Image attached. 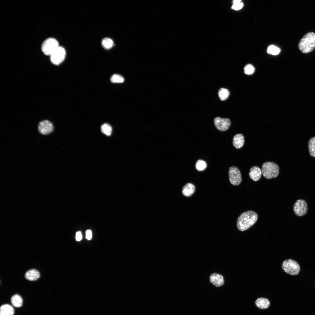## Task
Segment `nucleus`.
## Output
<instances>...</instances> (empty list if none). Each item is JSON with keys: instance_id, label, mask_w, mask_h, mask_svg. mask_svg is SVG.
I'll return each mask as SVG.
<instances>
[{"instance_id": "nucleus-28", "label": "nucleus", "mask_w": 315, "mask_h": 315, "mask_svg": "<svg viewBox=\"0 0 315 315\" xmlns=\"http://www.w3.org/2000/svg\"><path fill=\"white\" fill-rule=\"evenodd\" d=\"M92 237V232L90 230L86 231V238L88 240L91 239Z\"/></svg>"}, {"instance_id": "nucleus-12", "label": "nucleus", "mask_w": 315, "mask_h": 315, "mask_svg": "<svg viewBox=\"0 0 315 315\" xmlns=\"http://www.w3.org/2000/svg\"><path fill=\"white\" fill-rule=\"evenodd\" d=\"M262 174L261 170L259 167L254 166L250 169L249 175L250 178L255 181L259 180Z\"/></svg>"}, {"instance_id": "nucleus-15", "label": "nucleus", "mask_w": 315, "mask_h": 315, "mask_svg": "<svg viewBox=\"0 0 315 315\" xmlns=\"http://www.w3.org/2000/svg\"><path fill=\"white\" fill-rule=\"evenodd\" d=\"M40 274L37 270L32 269L27 271L25 274V277L26 279L30 281L37 280L40 277Z\"/></svg>"}, {"instance_id": "nucleus-14", "label": "nucleus", "mask_w": 315, "mask_h": 315, "mask_svg": "<svg viewBox=\"0 0 315 315\" xmlns=\"http://www.w3.org/2000/svg\"><path fill=\"white\" fill-rule=\"evenodd\" d=\"M244 142V136L242 134H237L233 138V145L237 149L242 148L243 146Z\"/></svg>"}, {"instance_id": "nucleus-16", "label": "nucleus", "mask_w": 315, "mask_h": 315, "mask_svg": "<svg viewBox=\"0 0 315 315\" xmlns=\"http://www.w3.org/2000/svg\"><path fill=\"white\" fill-rule=\"evenodd\" d=\"M256 306L261 309H265L268 308L270 305V302L267 299L260 298H258L255 301Z\"/></svg>"}, {"instance_id": "nucleus-30", "label": "nucleus", "mask_w": 315, "mask_h": 315, "mask_svg": "<svg viewBox=\"0 0 315 315\" xmlns=\"http://www.w3.org/2000/svg\"><path fill=\"white\" fill-rule=\"evenodd\" d=\"M241 0H235L233 1V4L241 2Z\"/></svg>"}, {"instance_id": "nucleus-26", "label": "nucleus", "mask_w": 315, "mask_h": 315, "mask_svg": "<svg viewBox=\"0 0 315 315\" xmlns=\"http://www.w3.org/2000/svg\"><path fill=\"white\" fill-rule=\"evenodd\" d=\"M244 73L247 75H251L255 71L254 67L251 64H248L246 65L244 69Z\"/></svg>"}, {"instance_id": "nucleus-19", "label": "nucleus", "mask_w": 315, "mask_h": 315, "mask_svg": "<svg viewBox=\"0 0 315 315\" xmlns=\"http://www.w3.org/2000/svg\"><path fill=\"white\" fill-rule=\"evenodd\" d=\"M218 94L220 99L222 101L226 100L230 95V92L228 89L224 88H221L218 92Z\"/></svg>"}, {"instance_id": "nucleus-10", "label": "nucleus", "mask_w": 315, "mask_h": 315, "mask_svg": "<svg viewBox=\"0 0 315 315\" xmlns=\"http://www.w3.org/2000/svg\"><path fill=\"white\" fill-rule=\"evenodd\" d=\"M38 130L41 134L46 135L51 133L54 130L52 123L48 120L40 122L38 125Z\"/></svg>"}, {"instance_id": "nucleus-8", "label": "nucleus", "mask_w": 315, "mask_h": 315, "mask_svg": "<svg viewBox=\"0 0 315 315\" xmlns=\"http://www.w3.org/2000/svg\"><path fill=\"white\" fill-rule=\"evenodd\" d=\"M293 210L295 214L298 216H302L304 215L308 210L306 202L302 199L297 200L294 204Z\"/></svg>"}, {"instance_id": "nucleus-5", "label": "nucleus", "mask_w": 315, "mask_h": 315, "mask_svg": "<svg viewBox=\"0 0 315 315\" xmlns=\"http://www.w3.org/2000/svg\"><path fill=\"white\" fill-rule=\"evenodd\" d=\"M281 267L285 272L292 275L298 274L300 270L298 263L295 261L291 259L284 261L282 262Z\"/></svg>"}, {"instance_id": "nucleus-13", "label": "nucleus", "mask_w": 315, "mask_h": 315, "mask_svg": "<svg viewBox=\"0 0 315 315\" xmlns=\"http://www.w3.org/2000/svg\"><path fill=\"white\" fill-rule=\"evenodd\" d=\"M195 190V186L191 183H188L183 186L182 189V193L185 196L189 197L193 194Z\"/></svg>"}, {"instance_id": "nucleus-18", "label": "nucleus", "mask_w": 315, "mask_h": 315, "mask_svg": "<svg viewBox=\"0 0 315 315\" xmlns=\"http://www.w3.org/2000/svg\"><path fill=\"white\" fill-rule=\"evenodd\" d=\"M11 302L12 305L14 307H20L22 305L23 300L20 295L18 294H15L11 297Z\"/></svg>"}, {"instance_id": "nucleus-2", "label": "nucleus", "mask_w": 315, "mask_h": 315, "mask_svg": "<svg viewBox=\"0 0 315 315\" xmlns=\"http://www.w3.org/2000/svg\"><path fill=\"white\" fill-rule=\"evenodd\" d=\"M298 47L300 50L304 53L313 50L315 48V33L309 32L306 34L299 41Z\"/></svg>"}, {"instance_id": "nucleus-21", "label": "nucleus", "mask_w": 315, "mask_h": 315, "mask_svg": "<svg viewBox=\"0 0 315 315\" xmlns=\"http://www.w3.org/2000/svg\"><path fill=\"white\" fill-rule=\"evenodd\" d=\"M113 44L112 40L109 38H105L102 39V46L106 49H109L111 48Z\"/></svg>"}, {"instance_id": "nucleus-22", "label": "nucleus", "mask_w": 315, "mask_h": 315, "mask_svg": "<svg viewBox=\"0 0 315 315\" xmlns=\"http://www.w3.org/2000/svg\"><path fill=\"white\" fill-rule=\"evenodd\" d=\"M102 132L107 136H110L112 133V128L111 126L108 124L104 123L101 127Z\"/></svg>"}, {"instance_id": "nucleus-24", "label": "nucleus", "mask_w": 315, "mask_h": 315, "mask_svg": "<svg viewBox=\"0 0 315 315\" xmlns=\"http://www.w3.org/2000/svg\"><path fill=\"white\" fill-rule=\"evenodd\" d=\"M110 80L112 82L115 83H122L124 80V78L123 76L117 74L113 75L111 77Z\"/></svg>"}, {"instance_id": "nucleus-4", "label": "nucleus", "mask_w": 315, "mask_h": 315, "mask_svg": "<svg viewBox=\"0 0 315 315\" xmlns=\"http://www.w3.org/2000/svg\"><path fill=\"white\" fill-rule=\"evenodd\" d=\"M59 46L57 40L54 38L50 37L43 43L41 49L44 54L49 56Z\"/></svg>"}, {"instance_id": "nucleus-27", "label": "nucleus", "mask_w": 315, "mask_h": 315, "mask_svg": "<svg viewBox=\"0 0 315 315\" xmlns=\"http://www.w3.org/2000/svg\"><path fill=\"white\" fill-rule=\"evenodd\" d=\"M243 6V4L242 2L233 4L232 8L236 10H238L241 9Z\"/></svg>"}, {"instance_id": "nucleus-7", "label": "nucleus", "mask_w": 315, "mask_h": 315, "mask_svg": "<svg viewBox=\"0 0 315 315\" xmlns=\"http://www.w3.org/2000/svg\"><path fill=\"white\" fill-rule=\"evenodd\" d=\"M229 179L230 183L234 186L239 185L242 181L240 171L236 167L232 166L230 167L228 171Z\"/></svg>"}, {"instance_id": "nucleus-3", "label": "nucleus", "mask_w": 315, "mask_h": 315, "mask_svg": "<svg viewBox=\"0 0 315 315\" xmlns=\"http://www.w3.org/2000/svg\"><path fill=\"white\" fill-rule=\"evenodd\" d=\"M262 174L268 179L276 178L279 172V166L273 162H266L264 163L262 166Z\"/></svg>"}, {"instance_id": "nucleus-9", "label": "nucleus", "mask_w": 315, "mask_h": 315, "mask_svg": "<svg viewBox=\"0 0 315 315\" xmlns=\"http://www.w3.org/2000/svg\"><path fill=\"white\" fill-rule=\"evenodd\" d=\"M215 127L219 131H225L229 129L230 125V120L228 118H221L218 117L214 120Z\"/></svg>"}, {"instance_id": "nucleus-29", "label": "nucleus", "mask_w": 315, "mask_h": 315, "mask_svg": "<svg viewBox=\"0 0 315 315\" xmlns=\"http://www.w3.org/2000/svg\"><path fill=\"white\" fill-rule=\"evenodd\" d=\"M76 239L77 241H80L82 239V235L81 232L78 231L76 232Z\"/></svg>"}, {"instance_id": "nucleus-23", "label": "nucleus", "mask_w": 315, "mask_h": 315, "mask_svg": "<svg viewBox=\"0 0 315 315\" xmlns=\"http://www.w3.org/2000/svg\"><path fill=\"white\" fill-rule=\"evenodd\" d=\"M207 166L206 162L202 160H198L195 164L196 169L199 171H202L204 170Z\"/></svg>"}, {"instance_id": "nucleus-11", "label": "nucleus", "mask_w": 315, "mask_h": 315, "mask_svg": "<svg viewBox=\"0 0 315 315\" xmlns=\"http://www.w3.org/2000/svg\"><path fill=\"white\" fill-rule=\"evenodd\" d=\"M209 280L210 282L216 287L221 286L224 283L223 276L218 273H215L211 274L209 276Z\"/></svg>"}, {"instance_id": "nucleus-1", "label": "nucleus", "mask_w": 315, "mask_h": 315, "mask_svg": "<svg viewBox=\"0 0 315 315\" xmlns=\"http://www.w3.org/2000/svg\"><path fill=\"white\" fill-rule=\"evenodd\" d=\"M258 217L257 214L253 211L249 210L242 213L237 218V228L241 231L248 230L256 223Z\"/></svg>"}, {"instance_id": "nucleus-6", "label": "nucleus", "mask_w": 315, "mask_h": 315, "mask_svg": "<svg viewBox=\"0 0 315 315\" xmlns=\"http://www.w3.org/2000/svg\"><path fill=\"white\" fill-rule=\"evenodd\" d=\"M66 54L64 48L60 46L49 56L50 61L53 64L59 65L64 61Z\"/></svg>"}, {"instance_id": "nucleus-17", "label": "nucleus", "mask_w": 315, "mask_h": 315, "mask_svg": "<svg viewBox=\"0 0 315 315\" xmlns=\"http://www.w3.org/2000/svg\"><path fill=\"white\" fill-rule=\"evenodd\" d=\"M14 313L13 307L9 304H4L0 307V315H13Z\"/></svg>"}, {"instance_id": "nucleus-20", "label": "nucleus", "mask_w": 315, "mask_h": 315, "mask_svg": "<svg viewBox=\"0 0 315 315\" xmlns=\"http://www.w3.org/2000/svg\"><path fill=\"white\" fill-rule=\"evenodd\" d=\"M308 147L310 155L312 156L315 157V136L309 139Z\"/></svg>"}, {"instance_id": "nucleus-25", "label": "nucleus", "mask_w": 315, "mask_h": 315, "mask_svg": "<svg viewBox=\"0 0 315 315\" xmlns=\"http://www.w3.org/2000/svg\"><path fill=\"white\" fill-rule=\"evenodd\" d=\"M267 52L268 53L272 55H277L280 52V50L278 47L274 45H271L268 48Z\"/></svg>"}]
</instances>
